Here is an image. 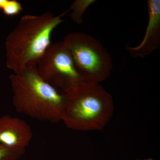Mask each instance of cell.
I'll return each mask as SVG.
<instances>
[{
    "mask_svg": "<svg viewBox=\"0 0 160 160\" xmlns=\"http://www.w3.org/2000/svg\"><path fill=\"white\" fill-rule=\"evenodd\" d=\"M37 71L49 85L64 92L84 82L69 49L63 42L51 43L39 61Z\"/></svg>",
    "mask_w": 160,
    "mask_h": 160,
    "instance_id": "obj_5",
    "label": "cell"
},
{
    "mask_svg": "<svg viewBox=\"0 0 160 160\" xmlns=\"http://www.w3.org/2000/svg\"><path fill=\"white\" fill-rule=\"evenodd\" d=\"M136 160H153V159L152 158H148V159H137Z\"/></svg>",
    "mask_w": 160,
    "mask_h": 160,
    "instance_id": "obj_12",
    "label": "cell"
},
{
    "mask_svg": "<svg viewBox=\"0 0 160 160\" xmlns=\"http://www.w3.org/2000/svg\"><path fill=\"white\" fill-rule=\"evenodd\" d=\"M64 94L66 103L62 121L69 129L101 130L112 116V96L99 83L82 82Z\"/></svg>",
    "mask_w": 160,
    "mask_h": 160,
    "instance_id": "obj_3",
    "label": "cell"
},
{
    "mask_svg": "<svg viewBox=\"0 0 160 160\" xmlns=\"http://www.w3.org/2000/svg\"><path fill=\"white\" fill-rule=\"evenodd\" d=\"M149 21L144 38L138 46L126 49L133 58H145L160 47V1L148 0Z\"/></svg>",
    "mask_w": 160,
    "mask_h": 160,
    "instance_id": "obj_6",
    "label": "cell"
},
{
    "mask_svg": "<svg viewBox=\"0 0 160 160\" xmlns=\"http://www.w3.org/2000/svg\"><path fill=\"white\" fill-rule=\"evenodd\" d=\"M23 9L22 4L16 0H6L2 10L6 16H14L19 14Z\"/></svg>",
    "mask_w": 160,
    "mask_h": 160,
    "instance_id": "obj_10",
    "label": "cell"
},
{
    "mask_svg": "<svg viewBox=\"0 0 160 160\" xmlns=\"http://www.w3.org/2000/svg\"><path fill=\"white\" fill-rule=\"evenodd\" d=\"M26 149L12 148L0 144V160H19Z\"/></svg>",
    "mask_w": 160,
    "mask_h": 160,
    "instance_id": "obj_9",
    "label": "cell"
},
{
    "mask_svg": "<svg viewBox=\"0 0 160 160\" xmlns=\"http://www.w3.org/2000/svg\"><path fill=\"white\" fill-rule=\"evenodd\" d=\"M6 0H0V9H2L6 3Z\"/></svg>",
    "mask_w": 160,
    "mask_h": 160,
    "instance_id": "obj_11",
    "label": "cell"
},
{
    "mask_svg": "<svg viewBox=\"0 0 160 160\" xmlns=\"http://www.w3.org/2000/svg\"><path fill=\"white\" fill-rule=\"evenodd\" d=\"M12 104L19 113L42 122L62 121L66 98L64 93L44 81L36 66H28L9 76Z\"/></svg>",
    "mask_w": 160,
    "mask_h": 160,
    "instance_id": "obj_2",
    "label": "cell"
},
{
    "mask_svg": "<svg viewBox=\"0 0 160 160\" xmlns=\"http://www.w3.org/2000/svg\"><path fill=\"white\" fill-rule=\"evenodd\" d=\"M96 2L95 0H76L72 4L69 10H72L70 14L72 20L76 24H81L83 22V14L87 9Z\"/></svg>",
    "mask_w": 160,
    "mask_h": 160,
    "instance_id": "obj_8",
    "label": "cell"
},
{
    "mask_svg": "<svg viewBox=\"0 0 160 160\" xmlns=\"http://www.w3.org/2000/svg\"><path fill=\"white\" fill-rule=\"evenodd\" d=\"M33 137L26 121L9 115L0 117V144L12 148L26 149Z\"/></svg>",
    "mask_w": 160,
    "mask_h": 160,
    "instance_id": "obj_7",
    "label": "cell"
},
{
    "mask_svg": "<svg viewBox=\"0 0 160 160\" xmlns=\"http://www.w3.org/2000/svg\"><path fill=\"white\" fill-rule=\"evenodd\" d=\"M62 42L84 82L99 83L109 77L112 59L98 40L86 33L73 32L66 35Z\"/></svg>",
    "mask_w": 160,
    "mask_h": 160,
    "instance_id": "obj_4",
    "label": "cell"
},
{
    "mask_svg": "<svg viewBox=\"0 0 160 160\" xmlns=\"http://www.w3.org/2000/svg\"><path fill=\"white\" fill-rule=\"evenodd\" d=\"M69 11L58 15L46 12L22 17L6 38V67L17 73L28 66H37L51 44L52 32L64 22L62 18Z\"/></svg>",
    "mask_w": 160,
    "mask_h": 160,
    "instance_id": "obj_1",
    "label": "cell"
}]
</instances>
